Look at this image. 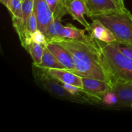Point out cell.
<instances>
[{
	"label": "cell",
	"instance_id": "cell-26",
	"mask_svg": "<svg viewBox=\"0 0 132 132\" xmlns=\"http://www.w3.org/2000/svg\"><path fill=\"white\" fill-rule=\"evenodd\" d=\"M21 1H23V0H21Z\"/></svg>",
	"mask_w": 132,
	"mask_h": 132
},
{
	"label": "cell",
	"instance_id": "cell-17",
	"mask_svg": "<svg viewBox=\"0 0 132 132\" xmlns=\"http://www.w3.org/2000/svg\"><path fill=\"white\" fill-rule=\"evenodd\" d=\"M9 10L12 14V16L23 20L21 0H11Z\"/></svg>",
	"mask_w": 132,
	"mask_h": 132
},
{
	"label": "cell",
	"instance_id": "cell-5",
	"mask_svg": "<svg viewBox=\"0 0 132 132\" xmlns=\"http://www.w3.org/2000/svg\"><path fill=\"white\" fill-rule=\"evenodd\" d=\"M82 90L87 101L102 102L104 94L112 90L110 84L104 81L82 77Z\"/></svg>",
	"mask_w": 132,
	"mask_h": 132
},
{
	"label": "cell",
	"instance_id": "cell-16",
	"mask_svg": "<svg viewBox=\"0 0 132 132\" xmlns=\"http://www.w3.org/2000/svg\"><path fill=\"white\" fill-rule=\"evenodd\" d=\"M45 47V45L37 43L32 41L29 44V45L28 46V48H27V51L29 52L33 59V63L36 64H39L41 63Z\"/></svg>",
	"mask_w": 132,
	"mask_h": 132
},
{
	"label": "cell",
	"instance_id": "cell-20",
	"mask_svg": "<svg viewBox=\"0 0 132 132\" xmlns=\"http://www.w3.org/2000/svg\"><path fill=\"white\" fill-rule=\"evenodd\" d=\"M102 103L107 106H114L119 104V97L112 90L106 93L102 99Z\"/></svg>",
	"mask_w": 132,
	"mask_h": 132
},
{
	"label": "cell",
	"instance_id": "cell-21",
	"mask_svg": "<svg viewBox=\"0 0 132 132\" xmlns=\"http://www.w3.org/2000/svg\"><path fill=\"white\" fill-rule=\"evenodd\" d=\"M31 39L34 42L41 44V45H43L45 46H46V44H47L45 34H44L43 32H42L39 29H37L31 34Z\"/></svg>",
	"mask_w": 132,
	"mask_h": 132
},
{
	"label": "cell",
	"instance_id": "cell-12",
	"mask_svg": "<svg viewBox=\"0 0 132 132\" xmlns=\"http://www.w3.org/2000/svg\"><path fill=\"white\" fill-rule=\"evenodd\" d=\"M46 46L67 70H72L73 69L74 63L73 59L70 54L67 50L62 46L53 43H47Z\"/></svg>",
	"mask_w": 132,
	"mask_h": 132
},
{
	"label": "cell",
	"instance_id": "cell-13",
	"mask_svg": "<svg viewBox=\"0 0 132 132\" xmlns=\"http://www.w3.org/2000/svg\"><path fill=\"white\" fill-rule=\"evenodd\" d=\"M36 65L45 68H58V69H65L66 68L65 67L62 63H61L57 59V58L52 54L51 52L48 49L46 46L44 49L41 63Z\"/></svg>",
	"mask_w": 132,
	"mask_h": 132
},
{
	"label": "cell",
	"instance_id": "cell-15",
	"mask_svg": "<svg viewBox=\"0 0 132 132\" xmlns=\"http://www.w3.org/2000/svg\"><path fill=\"white\" fill-rule=\"evenodd\" d=\"M63 28V25L62 24L61 19H54V22L49 26L44 33L46 37V42L51 43L55 40L61 38Z\"/></svg>",
	"mask_w": 132,
	"mask_h": 132
},
{
	"label": "cell",
	"instance_id": "cell-10",
	"mask_svg": "<svg viewBox=\"0 0 132 132\" xmlns=\"http://www.w3.org/2000/svg\"><path fill=\"white\" fill-rule=\"evenodd\" d=\"M90 27L91 28L88 32L90 36L96 39L106 43H110L116 41L113 32L108 27L104 25L99 19H92Z\"/></svg>",
	"mask_w": 132,
	"mask_h": 132
},
{
	"label": "cell",
	"instance_id": "cell-8",
	"mask_svg": "<svg viewBox=\"0 0 132 132\" xmlns=\"http://www.w3.org/2000/svg\"><path fill=\"white\" fill-rule=\"evenodd\" d=\"M64 1L68 14L89 32L91 28L90 24L85 19L84 15L86 14L90 17V12L83 0H64Z\"/></svg>",
	"mask_w": 132,
	"mask_h": 132
},
{
	"label": "cell",
	"instance_id": "cell-6",
	"mask_svg": "<svg viewBox=\"0 0 132 132\" xmlns=\"http://www.w3.org/2000/svg\"><path fill=\"white\" fill-rule=\"evenodd\" d=\"M37 21V28L45 33L54 22V14L49 8L46 0H34V9Z\"/></svg>",
	"mask_w": 132,
	"mask_h": 132
},
{
	"label": "cell",
	"instance_id": "cell-3",
	"mask_svg": "<svg viewBox=\"0 0 132 132\" xmlns=\"http://www.w3.org/2000/svg\"><path fill=\"white\" fill-rule=\"evenodd\" d=\"M113 33L116 41L132 46V14L128 9L109 15H94Z\"/></svg>",
	"mask_w": 132,
	"mask_h": 132
},
{
	"label": "cell",
	"instance_id": "cell-19",
	"mask_svg": "<svg viewBox=\"0 0 132 132\" xmlns=\"http://www.w3.org/2000/svg\"><path fill=\"white\" fill-rule=\"evenodd\" d=\"M110 44L114 46L119 51L127 56L128 57L132 59V46L128 44L124 43L119 42V41H115L110 43Z\"/></svg>",
	"mask_w": 132,
	"mask_h": 132
},
{
	"label": "cell",
	"instance_id": "cell-27",
	"mask_svg": "<svg viewBox=\"0 0 132 132\" xmlns=\"http://www.w3.org/2000/svg\"></svg>",
	"mask_w": 132,
	"mask_h": 132
},
{
	"label": "cell",
	"instance_id": "cell-7",
	"mask_svg": "<svg viewBox=\"0 0 132 132\" xmlns=\"http://www.w3.org/2000/svg\"><path fill=\"white\" fill-rule=\"evenodd\" d=\"M90 12V18L94 15H109L126 10L120 9L112 0H83Z\"/></svg>",
	"mask_w": 132,
	"mask_h": 132
},
{
	"label": "cell",
	"instance_id": "cell-23",
	"mask_svg": "<svg viewBox=\"0 0 132 132\" xmlns=\"http://www.w3.org/2000/svg\"><path fill=\"white\" fill-rule=\"evenodd\" d=\"M113 1H114L115 3L122 10H126V8L125 6V1L124 0H112Z\"/></svg>",
	"mask_w": 132,
	"mask_h": 132
},
{
	"label": "cell",
	"instance_id": "cell-9",
	"mask_svg": "<svg viewBox=\"0 0 132 132\" xmlns=\"http://www.w3.org/2000/svg\"><path fill=\"white\" fill-rule=\"evenodd\" d=\"M48 73L59 81L60 83H66L73 85L82 88H83L82 77L75 74L67 69L46 68Z\"/></svg>",
	"mask_w": 132,
	"mask_h": 132
},
{
	"label": "cell",
	"instance_id": "cell-18",
	"mask_svg": "<svg viewBox=\"0 0 132 132\" xmlns=\"http://www.w3.org/2000/svg\"><path fill=\"white\" fill-rule=\"evenodd\" d=\"M34 9V0H23L22 1V11H23V21L27 25V20Z\"/></svg>",
	"mask_w": 132,
	"mask_h": 132
},
{
	"label": "cell",
	"instance_id": "cell-24",
	"mask_svg": "<svg viewBox=\"0 0 132 132\" xmlns=\"http://www.w3.org/2000/svg\"><path fill=\"white\" fill-rule=\"evenodd\" d=\"M0 1H1V3H2L4 6H6L8 9V10H9V7H10L11 0H0Z\"/></svg>",
	"mask_w": 132,
	"mask_h": 132
},
{
	"label": "cell",
	"instance_id": "cell-11",
	"mask_svg": "<svg viewBox=\"0 0 132 132\" xmlns=\"http://www.w3.org/2000/svg\"><path fill=\"white\" fill-rule=\"evenodd\" d=\"M119 97L118 105L132 107V85L130 82H116L112 87Z\"/></svg>",
	"mask_w": 132,
	"mask_h": 132
},
{
	"label": "cell",
	"instance_id": "cell-2",
	"mask_svg": "<svg viewBox=\"0 0 132 132\" xmlns=\"http://www.w3.org/2000/svg\"><path fill=\"white\" fill-rule=\"evenodd\" d=\"M101 42L103 54L114 79V83L132 81V59L111 44Z\"/></svg>",
	"mask_w": 132,
	"mask_h": 132
},
{
	"label": "cell",
	"instance_id": "cell-1",
	"mask_svg": "<svg viewBox=\"0 0 132 132\" xmlns=\"http://www.w3.org/2000/svg\"><path fill=\"white\" fill-rule=\"evenodd\" d=\"M51 43L62 46L70 54L74 68L69 71L82 77L104 81L112 87L114 79L100 41L89 35L84 40L61 38Z\"/></svg>",
	"mask_w": 132,
	"mask_h": 132
},
{
	"label": "cell",
	"instance_id": "cell-14",
	"mask_svg": "<svg viewBox=\"0 0 132 132\" xmlns=\"http://www.w3.org/2000/svg\"><path fill=\"white\" fill-rule=\"evenodd\" d=\"M88 36H86L85 33V30H81L68 23L67 25L63 26L62 30L61 38L69 39L84 40L86 39Z\"/></svg>",
	"mask_w": 132,
	"mask_h": 132
},
{
	"label": "cell",
	"instance_id": "cell-4",
	"mask_svg": "<svg viewBox=\"0 0 132 132\" xmlns=\"http://www.w3.org/2000/svg\"><path fill=\"white\" fill-rule=\"evenodd\" d=\"M32 73L35 82L41 88L46 90L56 98L63 100L79 102L82 101L80 98L71 95L66 91L61 84L52 77L47 72L45 68L39 67L36 64H32Z\"/></svg>",
	"mask_w": 132,
	"mask_h": 132
},
{
	"label": "cell",
	"instance_id": "cell-22",
	"mask_svg": "<svg viewBox=\"0 0 132 132\" xmlns=\"http://www.w3.org/2000/svg\"><path fill=\"white\" fill-rule=\"evenodd\" d=\"M46 1L50 9L52 12L53 14H54V12L55 10V9L57 6L58 4L59 3L60 0H46Z\"/></svg>",
	"mask_w": 132,
	"mask_h": 132
},
{
	"label": "cell",
	"instance_id": "cell-25",
	"mask_svg": "<svg viewBox=\"0 0 132 132\" xmlns=\"http://www.w3.org/2000/svg\"><path fill=\"white\" fill-rule=\"evenodd\" d=\"M130 82V83H131V85H132V81H131V82Z\"/></svg>",
	"mask_w": 132,
	"mask_h": 132
}]
</instances>
